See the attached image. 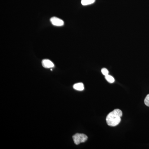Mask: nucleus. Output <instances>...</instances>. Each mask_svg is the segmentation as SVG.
Listing matches in <instances>:
<instances>
[{"label": "nucleus", "mask_w": 149, "mask_h": 149, "mask_svg": "<svg viewBox=\"0 0 149 149\" xmlns=\"http://www.w3.org/2000/svg\"><path fill=\"white\" fill-rule=\"evenodd\" d=\"M122 111L119 109H116L110 113L107 116V124L110 126L114 127L119 124L121 121L122 116Z\"/></svg>", "instance_id": "nucleus-1"}, {"label": "nucleus", "mask_w": 149, "mask_h": 149, "mask_svg": "<svg viewBox=\"0 0 149 149\" xmlns=\"http://www.w3.org/2000/svg\"><path fill=\"white\" fill-rule=\"evenodd\" d=\"M72 139L74 144L79 145L80 143H84L88 140V136L84 134L81 133H76L72 136Z\"/></svg>", "instance_id": "nucleus-2"}, {"label": "nucleus", "mask_w": 149, "mask_h": 149, "mask_svg": "<svg viewBox=\"0 0 149 149\" xmlns=\"http://www.w3.org/2000/svg\"><path fill=\"white\" fill-rule=\"evenodd\" d=\"M50 21L51 23L54 26L61 27V26H63L64 24V22L63 20L58 17H52L50 19Z\"/></svg>", "instance_id": "nucleus-3"}, {"label": "nucleus", "mask_w": 149, "mask_h": 149, "mask_svg": "<svg viewBox=\"0 0 149 149\" xmlns=\"http://www.w3.org/2000/svg\"><path fill=\"white\" fill-rule=\"evenodd\" d=\"M42 66L45 68H52L54 67L53 63L49 59H44L42 61Z\"/></svg>", "instance_id": "nucleus-4"}, {"label": "nucleus", "mask_w": 149, "mask_h": 149, "mask_svg": "<svg viewBox=\"0 0 149 149\" xmlns=\"http://www.w3.org/2000/svg\"><path fill=\"white\" fill-rule=\"evenodd\" d=\"M73 88L74 90L78 91H83L84 90V85L83 83H77L74 84L73 86Z\"/></svg>", "instance_id": "nucleus-5"}, {"label": "nucleus", "mask_w": 149, "mask_h": 149, "mask_svg": "<svg viewBox=\"0 0 149 149\" xmlns=\"http://www.w3.org/2000/svg\"><path fill=\"white\" fill-rule=\"evenodd\" d=\"M95 1V0H82L81 3L83 6H87L92 4Z\"/></svg>", "instance_id": "nucleus-6"}, {"label": "nucleus", "mask_w": 149, "mask_h": 149, "mask_svg": "<svg viewBox=\"0 0 149 149\" xmlns=\"http://www.w3.org/2000/svg\"><path fill=\"white\" fill-rule=\"evenodd\" d=\"M105 78L109 83H112L114 82V78H113V77H112L111 75H109V74H108V75L105 76Z\"/></svg>", "instance_id": "nucleus-7"}, {"label": "nucleus", "mask_w": 149, "mask_h": 149, "mask_svg": "<svg viewBox=\"0 0 149 149\" xmlns=\"http://www.w3.org/2000/svg\"><path fill=\"white\" fill-rule=\"evenodd\" d=\"M101 71L102 73L105 76L109 74V73L108 70L106 68H103L102 69Z\"/></svg>", "instance_id": "nucleus-8"}, {"label": "nucleus", "mask_w": 149, "mask_h": 149, "mask_svg": "<svg viewBox=\"0 0 149 149\" xmlns=\"http://www.w3.org/2000/svg\"><path fill=\"white\" fill-rule=\"evenodd\" d=\"M144 103L147 106L149 107V94L146 97L144 100Z\"/></svg>", "instance_id": "nucleus-9"}]
</instances>
